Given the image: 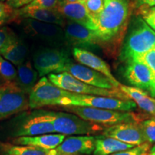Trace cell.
Wrapping results in <instances>:
<instances>
[{
	"label": "cell",
	"instance_id": "14",
	"mask_svg": "<svg viewBox=\"0 0 155 155\" xmlns=\"http://www.w3.org/2000/svg\"><path fill=\"white\" fill-rule=\"evenodd\" d=\"M124 76L127 81L143 91H147L151 95L154 90V78L152 71L146 64L138 61H131L127 63Z\"/></svg>",
	"mask_w": 155,
	"mask_h": 155
},
{
	"label": "cell",
	"instance_id": "23",
	"mask_svg": "<svg viewBox=\"0 0 155 155\" xmlns=\"http://www.w3.org/2000/svg\"><path fill=\"white\" fill-rule=\"evenodd\" d=\"M136 146L122 142L117 139L102 134L96 136L94 155H111L115 153L129 150Z\"/></svg>",
	"mask_w": 155,
	"mask_h": 155
},
{
	"label": "cell",
	"instance_id": "3",
	"mask_svg": "<svg viewBox=\"0 0 155 155\" xmlns=\"http://www.w3.org/2000/svg\"><path fill=\"white\" fill-rule=\"evenodd\" d=\"M155 48V32L143 19H135L129 28L121 51V59L134 61Z\"/></svg>",
	"mask_w": 155,
	"mask_h": 155
},
{
	"label": "cell",
	"instance_id": "33",
	"mask_svg": "<svg viewBox=\"0 0 155 155\" xmlns=\"http://www.w3.org/2000/svg\"><path fill=\"white\" fill-rule=\"evenodd\" d=\"M131 7L139 11L155 6V0H131Z\"/></svg>",
	"mask_w": 155,
	"mask_h": 155
},
{
	"label": "cell",
	"instance_id": "19",
	"mask_svg": "<svg viewBox=\"0 0 155 155\" xmlns=\"http://www.w3.org/2000/svg\"><path fill=\"white\" fill-rule=\"evenodd\" d=\"M17 17L22 19H32L39 22L57 25L61 27H63L66 22V19L56 9H35L24 7L15 9L14 19Z\"/></svg>",
	"mask_w": 155,
	"mask_h": 155
},
{
	"label": "cell",
	"instance_id": "8",
	"mask_svg": "<svg viewBox=\"0 0 155 155\" xmlns=\"http://www.w3.org/2000/svg\"><path fill=\"white\" fill-rule=\"evenodd\" d=\"M32 62L38 75L42 78L52 73H61L72 60L66 50L51 47L40 48L35 52Z\"/></svg>",
	"mask_w": 155,
	"mask_h": 155
},
{
	"label": "cell",
	"instance_id": "26",
	"mask_svg": "<svg viewBox=\"0 0 155 155\" xmlns=\"http://www.w3.org/2000/svg\"><path fill=\"white\" fill-rule=\"evenodd\" d=\"M141 133L147 143H155V117L139 122Z\"/></svg>",
	"mask_w": 155,
	"mask_h": 155
},
{
	"label": "cell",
	"instance_id": "40",
	"mask_svg": "<svg viewBox=\"0 0 155 155\" xmlns=\"http://www.w3.org/2000/svg\"><path fill=\"white\" fill-rule=\"evenodd\" d=\"M87 1H88V0H78V2H81V3H82V4H85Z\"/></svg>",
	"mask_w": 155,
	"mask_h": 155
},
{
	"label": "cell",
	"instance_id": "30",
	"mask_svg": "<svg viewBox=\"0 0 155 155\" xmlns=\"http://www.w3.org/2000/svg\"><path fill=\"white\" fill-rule=\"evenodd\" d=\"M15 10L7 2L0 1V26L14 19Z\"/></svg>",
	"mask_w": 155,
	"mask_h": 155
},
{
	"label": "cell",
	"instance_id": "32",
	"mask_svg": "<svg viewBox=\"0 0 155 155\" xmlns=\"http://www.w3.org/2000/svg\"><path fill=\"white\" fill-rule=\"evenodd\" d=\"M59 0H33L25 7L28 8L55 9L57 8Z\"/></svg>",
	"mask_w": 155,
	"mask_h": 155
},
{
	"label": "cell",
	"instance_id": "5",
	"mask_svg": "<svg viewBox=\"0 0 155 155\" xmlns=\"http://www.w3.org/2000/svg\"><path fill=\"white\" fill-rule=\"evenodd\" d=\"M48 78L56 86L66 91L78 94L91 95V96H99L110 97V98H119L122 100H131L121 91L120 89L108 90L90 86L82 81L78 80L66 72L61 73H52L48 75Z\"/></svg>",
	"mask_w": 155,
	"mask_h": 155
},
{
	"label": "cell",
	"instance_id": "28",
	"mask_svg": "<svg viewBox=\"0 0 155 155\" xmlns=\"http://www.w3.org/2000/svg\"><path fill=\"white\" fill-rule=\"evenodd\" d=\"M84 5L89 17L91 18L96 25L97 21L104 7V1L103 0H88Z\"/></svg>",
	"mask_w": 155,
	"mask_h": 155
},
{
	"label": "cell",
	"instance_id": "12",
	"mask_svg": "<svg viewBox=\"0 0 155 155\" xmlns=\"http://www.w3.org/2000/svg\"><path fill=\"white\" fill-rule=\"evenodd\" d=\"M63 72L69 73L78 80L97 88L108 89V90L120 89L117 88L110 79H108L102 73L97 72L94 70L81 64L73 63V62H71L62 70L61 73Z\"/></svg>",
	"mask_w": 155,
	"mask_h": 155
},
{
	"label": "cell",
	"instance_id": "36",
	"mask_svg": "<svg viewBox=\"0 0 155 155\" xmlns=\"http://www.w3.org/2000/svg\"><path fill=\"white\" fill-rule=\"evenodd\" d=\"M48 155H64L61 153L58 152L57 150H49V152H48Z\"/></svg>",
	"mask_w": 155,
	"mask_h": 155
},
{
	"label": "cell",
	"instance_id": "38",
	"mask_svg": "<svg viewBox=\"0 0 155 155\" xmlns=\"http://www.w3.org/2000/svg\"><path fill=\"white\" fill-rule=\"evenodd\" d=\"M78 0H59V2H75Z\"/></svg>",
	"mask_w": 155,
	"mask_h": 155
},
{
	"label": "cell",
	"instance_id": "11",
	"mask_svg": "<svg viewBox=\"0 0 155 155\" xmlns=\"http://www.w3.org/2000/svg\"><path fill=\"white\" fill-rule=\"evenodd\" d=\"M28 95L14 82L0 86V121L28 110Z\"/></svg>",
	"mask_w": 155,
	"mask_h": 155
},
{
	"label": "cell",
	"instance_id": "15",
	"mask_svg": "<svg viewBox=\"0 0 155 155\" xmlns=\"http://www.w3.org/2000/svg\"><path fill=\"white\" fill-rule=\"evenodd\" d=\"M102 135L117 139L127 144L139 146L146 142L139 122L121 123L105 128Z\"/></svg>",
	"mask_w": 155,
	"mask_h": 155
},
{
	"label": "cell",
	"instance_id": "25",
	"mask_svg": "<svg viewBox=\"0 0 155 155\" xmlns=\"http://www.w3.org/2000/svg\"><path fill=\"white\" fill-rule=\"evenodd\" d=\"M141 109L147 113L155 116V98L149 96L148 93L143 91L132 100Z\"/></svg>",
	"mask_w": 155,
	"mask_h": 155
},
{
	"label": "cell",
	"instance_id": "31",
	"mask_svg": "<svg viewBox=\"0 0 155 155\" xmlns=\"http://www.w3.org/2000/svg\"><path fill=\"white\" fill-rule=\"evenodd\" d=\"M151 146L149 143L136 146L129 150L122 151L111 155H150Z\"/></svg>",
	"mask_w": 155,
	"mask_h": 155
},
{
	"label": "cell",
	"instance_id": "22",
	"mask_svg": "<svg viewBox=\"0 0 155 155\" xmlns=\"http://www.w3.org/2000/svg\"><path fill=\"white\" fill-rule=\"evenodd\" d=\"M38 75V73L32 66V62L26 60L17 66V77L14 83L25 94L29 95L35 86Z\"/></svg>",
	"mask_w": 155,
	"mask_h": 155
},
{
	"label": "cell",
	"instance_id": "4",
	"mask_svg": "<svg viewBox=\"0 0 155 155\" xmlns=\"http://www.w3.org/2000/svg\"><path fill=\"white\" fill-rule=\"evenodd\" d=\"M64 111L75 114L86 121L102 126H113L121 123L139 121V116L129 111L101 109L92 107L67 106H61Z\"/></svg>",
	"mask_w": 155,
	"mask_h": 155
},
{
	"label": "cell",
	"instance_id": "20",
	"mask_svg": "<svg viewBox=\"0 0 155 155\" xmlns=\"http://www.w3.org/2000/svg\"><path fill=\"white\" fill-rule=\"evenodd\" d=\"M28 53L27 44L12 32L9 34L5 44L0 50V55L17 66L26 61Z\"/></svg>",
	"mask_w": 155,
	"mask_h": 155
},
{
	"label": "cell",
	"instance_id": "21",
	"mask_svg": "<svg viewBox=\"0 0 155 155\" xmlns=\"http://www.w3.org/2000/svg\"><path fill=\"white\" fill-rule=\"evenodd\" d=\"M66 136L61 134H45L34 137H19L14 139L12 143L17 145L37 147L45 150H55L65 139Z\"/></svg>",
	"mask_w": 155,
	"mask_h": 155
},
{
	"label": "cell",
	"instance_id": "37",
	"mask_svg": "<svg viewBox=\"0 0 155 155\" xmlns=\"http://www.w3.org/2000/svg\"><path fill=\"white\" fill-rule=\"evenodd\" d=\"M150 155H155V145L150 149Z\"/></svg>",
	"mask_w": 155,
	"mask_h": 155
},
{
	"label": "cell",
	"instance_id": "29",
	"mask_svg": "<svg viewBox=\"0 0 155 155\" xmlns=\"http://www.w3.org/2000/svg\"><path fill=\"white\" fill-rule=\"evenodd\" d=\"M134 61L142 62V63L146 64L152 71L153 78H154V90H153L152 94H151V96L155 98V50H152L151 51L145 53L144 55L134 60Z\"/></svg>",
	"mask_w": 155,
	"mask_h": 155
},
{
	"label": "cell",
	"instance_id": "35",
	"mask_svg": "<svg viewBox=\"0 0 155 155\" xmlns=\"http://www.w3.org/2000/svg\"><path fill=\"white\" fill-rule=\"evenodd\" d=\"M11 33L10 31L7 28H0V50L5 44L6 41L8 39L9 34Z\"/></svg>",
	"mask_w": 155,
	"mask_h": 155
},
{
	"label": "cell",
	"instance_id": "13",
	"mask_svg": "<svg viewBox=\"0 0 155 155\" xmlns=\"http://www.w3.org/2000/svg\"><path fill=\"white\" fill-rule=\"evenodd\" d=\"M66 43L75 48H94L101 44L96 31L89 30L83 25L66 20L63 27Z\"/></svg>",
	"mask_w": 155,
	"mask_h": 155
},
{
	"label": "cell",
	"instance_id": "9",
	"mask_svg": "<svg viewBox=\"0 0 155 155\" xmlns=\"http://www.w3.org/2000/svg\"><path fill=\"white\" fill-rule=\"evenodd\" d=\"M72 94L56 86L47 77H42L29 94V107L38 109L44 106H58L62 99L70 97Z\"/></svg>",
	"mask_w": 155,
	"mask_h": 155
},
{
	"label": "cell",
	"instance_id": "10",
	"mask_svg": "<svg viewBox=\"0 0 155 155\" xmlns=\"http://www.w3.org/2000/svg\"><path fill=\"white\" fill-rule=\"evenodd\" d=\"M21 21V26L25 33L35 40L51 45L52 48L61 47L66 43L63 27L32 19H22Z\"/></svg>",
	"mask_w": 155,
	"mask_h": 155
},
{
	"label": "cell",
	"instance_id": "42",
	"mask_svg": "<svg viewBox=\"0 0 155 155\" xmlns=\"http://www.w3.org/2000/svg\"><path fill=\"white\" fill-rule=\"evenodd\" d=\"M154 50H155V48H154Z\"/></svg>",
	"mask_w": 155,
	"mask_h": 155
},
{
	"label": "cell",
	"instance_id": "16",
	"mask_svg": "<svg viewBox=\"0 0 155 155\" xmlns=\"http://www.w3.org/2000/svg\"><path fill=\"white\" fill-rule=\"evenodd\" d=\"M96 136L78 135L65 137L55 149L64 155H90L94 153Z\"/></svg>",
	"mask_w": 155,
	"mask_h": 155
},
{
	"label": "cell",
	"instance_id": "6",
	"mask_svg": "<svg viewBox=\"0 0 155 155\" xmlns=\"http://www.w3.org/2000/svg\"><path fill=\"white\" fill-rule=\"evenodd\" d=\"M58 106H83L127 112L133 111L137 108V104L132 100H122L110 97L78 94L74 93L70 97L62 99Z\"/></svg>",
	"mask_w": 155,
	"mask_h": 155
},
{
	"label": "cell",
	"instance_id": "27",
	"mask_svg": "<svg viewBox=\"0 0 155 155\" xmlns=\"http://www.w3.org/2000/svg\"><path fill=\"white\" fill-rule=\"evenodd\" d=\"M0 76L5 81L11 83L15 81L17 69L12 63L0 55Z\"/></svg>",
	"mask_w": 155,
	"mask_h": 155
},
{
	"label": "cell",
	"instance_id": "2",
	"mask_svg": "<svg viewBox=\"0 0 155 155\" xmlns=\"http://www.w3.org/2000/svg\"><path fill=\"white\" fill-rule=\"evenodd\" d=\"M104 7L96 22L100 43L114 44L124 33L131 15V0H103Z\"/></svg>",
	"mask_w": 155,
	"mask_h": 155
},
{
	"label": "cell",
	"instance_id": "34",
	"mask_svg": "<svg viewBox=\"0 0 155 155\" xmlns=\"http://www.w3.org/2000/svg\"><path fill=\"white\" fill-rule=\"evenodd\" d=\"M32 1L33 0H6V2L14 9H18L29 5Z\"/></svg>",
	"mask_w": 155,
	"mask_h": 155
},
{
	"label": "cell",
	"instance_id": "17",
	"mask_svg": "<svg viewBox=\"0 0 155 155\" xmlns=\"http://www.w3.org/2000/svg\"><path fill=\"white\" fill-rule=\"evenodd\" d=\"M56 9L68 20L83 25L89 30L96 31V25L89 17L84 4L79 2H59Z\"/></svg>",
	"mask_w": 155,
	"mask_h": 155
},
{
	"label": "cell",
	"instance_id": "7",
	"mask_svg": "<svg viewBox=\"0 0 155 155\" xmlns=\"http://www.w3.org/2000/svg\"><path fill=\"white\" fill-rule=\"evenodd\" d=\"M53 124L55 133L67 135H91L105 129L104 126L81 119L69 112L53 111Z\"/></svg>",
	"mask_w": 155,
	"mask_h": 155
},
{
	"label": "cell",
	"instance_id": "41",
	"mask_svg": "<svg viewBox=\"0 0 155 155\" xmlns=\"http://www.w3.org/2000/svg\"><path fill=\"white\" fill-rule=\"evenodd\" d=\"M0 1H2V2H5V1H6V0H0Z\"/></svg>",
	"mask_w": 155,
	"mask_h": 155
},
{
	"label": "cell",
	"instance_id": "18",
	"mask_svg": "<svg viewBox=\"0 0 155 155\" xmlns=\"http://www.w3.org/2000/svg\"><path fill=\"white\" fill-rule=\"evenodd\" d=\"M73 57L81 65L90 68L97 72L102 73L112 81L117 88H119L121 83L114 78L109 65L104 60L95 55L94 53L83 48H74L72 51Z\"/></svg>",
	"mask_w": 155,
	"mask_h": 155
},
{
	"label": "cell",
	"instance_id": "39",
	"mask_svg": "<svg viewBox=\"0 0 155 155\" xmlns=\"http://www.w3.org/2000/svg\"><path fill=\"white\" fill-rule=\"evenodd\" d=\"M148 9V10H150V12H153V13H155V6H154V7H150V8H149V9Z\"/></svg>",
	"mask_w": 155,
	"mask_h": 155
},
{
	"label": "cell",
	"instance_id": "24",
	"mask_svg": "<svg viewBox=\"0 0 155 155\" xmlns=\"http://www.w3.org/2000/svg\"><path fill=\"white\" fill-rule=\"evenodd\" d=\"M2 155H48L49 150L9 143L0 144Z\"/></svg>",
	"mask_w": 155,
	"mask_h": 155
},
{
	"label": "cell",
	"instance_id": "1",
	"mask_svg": "<svg viewBox=\"0 0 155 155\" xmlns=\"http://www.w3.org/2000/svg\"><path fill=\"white\" fill-rule=\"evenodd\" d=\"M55 133L53 124V111L32 109L24 111L0 126V139Z\"/></svg>",
	"mask_w": 155,
	"mask_h": 155
}]
</instances>
